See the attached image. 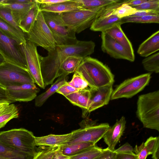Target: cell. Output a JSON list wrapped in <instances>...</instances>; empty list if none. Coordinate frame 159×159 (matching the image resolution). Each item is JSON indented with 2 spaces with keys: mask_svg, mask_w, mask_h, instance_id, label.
Returning a JSON list of instances; mask_svg holds the SVG:
<instances>
[{
  "mask_svg": "<svg viewBox=\"0 0 159 159\" xmlns=\"http://www.w3.org/2000/svg\"><path fill=\"white\" fill-rule=\"evenodd\" d=\"M114 7L111 8L106 13L97 19L90 27V30L94 31L102 32H105L116 24H123L121 19L111 12V10Z\"/></svg>",
  "mask_w": 159,
  "mask_h": 159,
  "instance_id": "cell-17",
  "label": "cell"
},
{
  "mask_svg": "<svg viewBox=\"0 0 159 159\" xmlns=\"http://www.w3.org/2000/svg\"><path fill=\"white\" fill-rule=\"evenodd\" d=\"M79 90L67 84L62 86L57 91V93L60 94L65 97Z\"/></svg>",
  "mask_w": 159,
  "mask_h": 159,
  "instance_id": "cell-41",
  "label": "cell"
},
{
  "mask_svg": "<svg viewBox=\"0 0 159 159\" xmlns=\"http://www.w3.org/2000/svg\"><path fill=\"white\" fill-rule=\"evenodd\" d=\"M126 121L124 116L116 121L115 123L108 130L103 138L108 148L114 151L115 148L123 135L125 128Z\"/></svg>",
  "mask_w": 159,
  "mask_h": 159,
  "instance_id": "cell-16",
  "label": "cell"
},
{
  "mask_svg": "<svg viewBox=\"0 0 159 159\" xmlns=\"http://www.w3.org/2000/svg\"><path fill=\"white\" fill-rule=\"evenodd\" d=\"M35 83L28 70L5 61L0 65V85L5 88Z\"/></svg>",
  "mask_w": 159,
  "mask_h": 159,
  "instance_id": "cell-9",
  "label": "cell"
},
{
  "mask_svg": "<svg viewBox=\"0 0 159 159\" xmlns=\"http://www.w3.org/2000/svg\"><path fill=\"white\" fill-rule=\"evenodd\" d=\"M133 148L128 143L124 144L118 149L115 150V152H133Z\"/></svg>",
  "mask_w": 159,
  "mask_h": 159,
  "instance_id": "cell-45",
  "label": "cell"
},
{
  "mask_svg": "<svg viewBox=\"0 0 159 159\" xmlns=\"http://www.w3.org/2000/svg\"><path fill=\"white\" fill-rule=\"evenodd\" d=\"M84 9H91L105 7L119 2L118 0H73Z\"/></svg>",
  "mask_w": 159,
  "mask_h": 159,
  "instance_id": "cell-33",
  "label": "cell"
},
{
  "mask_svg": "<svg viewBox=\"0 0 159 159\" xmlns=\"http://www.w3.org/2000/svg\"><path fill=\"white\" fill-rule=\"evenodd\" d=\"M0 157L7 159H33V157L0 141Z\"/></svg>",
  "mask_w": 159,
  "mask_h": 159,
  "instance_id": "cell-27",
  "label": "cell"
},
{
  "mask_svg": "<svg viewBox=\"0 0 159 159\" xmlns=\"http://www.w3.org/2000/svg\"><path fill=\"white\" fill-rule=\"evenodd\" d=\"M121 25L116 24L107 30L105 32L125 48L130 53L134 55L132 44L122 30Z\"/></svg>",
  "mask_w": 159,
  "mask_h": 159,
  "instance_id": "cell-22",
  "label": "cell"
},
{
  "mask_svg": "<svg viewBox=\"0 0 159 159\" xmlns=\"http://www.w3.org/2000/svg\"><path fill=\"white\" fill-rule=\"evenodd\" d=\"M0 159H7L0 157Z\"/></svg>",
  "mask_w": 159,
  "mask_h": 159,
  "instance_id": "cell-53",
  "label": "cell"
},
{
  "mask_svg": "<svg viewBox=\"0 0 159 159\" xmlns=\"http://www.w3.org/2000/svg\"><path fill=\"white\" fill-rule=\"evenodd\" d=\"M12 102L7 96L6 89L0 85V102Z\"/></svg>",
  "mask_w": 159,
  "mask_h": 159,
  "instance_id": "cell-46",
  "label": "cell"
},
{
  "mask_svg": "<svg viewBox=\"0 0 159 159\" xmlns=\"http://www.w3.org/2000/svg\"><path fill=\"white\" fill-rule=\"evenodd\" d=\"M142 64L145 70L149 72H159V53L145 57L142 61Z\"/></svg>",
  "mask_w": 159,
  "mask_h": 159,
  "instance_id": "cell-35",
  "label": "cell"
},
{
  "mask_svg": "<svg viewBox=\"0 0 159 159\" xmlns=\"http://www.w3.org/2000/svg\"><path fill=\"white\" fill-rule=\"evenodd\" d=\"M110 127L107 123L96 125V122L91 121L82 128L72 131V135L70 140L62 146L84 142L92 143L95 144L103 138Z\"/></svg>",
  "mask_w": 159,
  "mask_h": 159,
  "instance_id": "cell-10",
  "label": "cell"
},
{
  "mask_svg": "<svg viewBox=\"0 0 159 159\" xmlns=\"http://www.w3.org/2000/svg\"><path fill=\"white\" fill-rule=\"evenodd\" d=\"M40 5L36 2L26 15L19 22L18 26L25 34L29 32L34 24L40 11Z\"/></svg>",
  "mask_w": 159,
  "mask_h": 159,
  "instance_id": "cell-25",
  "label": "cell"
},
{
  "mask_svg": "<svg viewBox=\"0 0 159 159\" xmlns=\"http://www.w3.org/2000/svg\"><path fill=\"white\" fill-rule=\"evenodd\" d=\"M102 51L115 59H123L133 62L134 55H132L122 46L105 32L101 33Z\"/></svg>",
  "mask_w": 159,
  "mask_h": 159,
  "instance_id": "cell-13",
  "label": "cell"
},
{
  "mask_svg": "<svg viewBox=\"0 0 159 159\" xmlns=\"http://www.w3.org/2000/svg\"><path fill=\"white\" fill-rule=\"evenodd\" d=\"M6 61L3 57L0 54V65Z\"/></svg>",
  "mask_w": 159,
  "mask_h": 159,
  "instance_id": "cell-52",
  "label": "cell"
},
{
  "mask_svg": "<svg viewBox=\"0 0 159 159\" xmlns=\"http://www.w3.org/2000/svg\"><path fill=\"white\" fill-rule=\"evenodd\" d=\"M152 155V159H159V146L156 148Z\"/></svg>",
  "mask_w": 159,
  "mask_h": 159,
  "instance_id": "cell-51",
  "label": "cell"
},
{
  "mask_svg": "<svg viewBox=\"0 0 159 159\" xmlns=\"http://www.w3.org/2000/svg\"><path fill=\"white\" fill-rule=\"evenodd\" d=\"M42 11L56 45L72 44L77 42L76 32L65 24L61 13Z\"/></svg>",
  "mask_w": 159,
  "mask_h": 159,
  "instance_id": "cell-6",
  "label": "cell"
},
{
  "mask_svg": "<svg viewBox=\"0 0 159 159\" xmlns=\"http://www.w3.org/2000/svg\"><path fill=\"white\" fill-rule=\"evenodd\" d=\"M103 151V149L95 144L70 157V159H96Z\"/></svg>",
  "mask_w": 159,
  "mask_h": 159,
  "instance_id": "cell-32",
  "label": "cell"
},
{
  "mask_svg": "<svg viewBox=\"0 0 159 159\" xmlns=\"http://www.w3.org/2000/svg\"><path fill=\"white\" fill-rule=\"evenodd\" d=\"M111 5L94 9L83 8L61 15L65 24L79 34L90 27L97 19L107 11Z\"/></svg>",
  "mask_w": 159,
  "mask_h": 159,
  "instance_id": "cell-4",
  "label": "cell"
},
{
  "mask_svg": "<svg viewBox=\"0 0 159 159\" xmlns=\"http://www.w3.org/2000/svg\"><path fill=\"white\" fill-rule=\"evenodd\" d=\"M158 146L159 137L151 136L139 146L136 145L133 148V152L136 155L137 159H146L147 156L152 154Z\"/></svg>",
  "mask_w": 159,
  "mask_h": 159,
  "instance_id": "cell-20",
  "label": "cell"
},
{
  "mask_svg": "<svg viewBox=\"0 0 159 159\" xmlns=\"http://www.w3.org/2000/svg\"><path fill=\"white\" fill-rule=\"evenodd\" d=\"M159 15V12L152 11H138L135 13L130 16V17H139L148 16Z\"/></svg>",
  "mask_w": 159,
  "mask_h": 159,
  "instance_id": "cell-44",
  "label": "cell"
},
{
  "mask_svg": "<svg viewBox=\"0 0 159 159\" xmlns=\"http://www.w3.org/2000/svg\"><path fill=\"white\" fill-rule=\"evenodd\" d=\"M95 43L92 41H79L74 44L56 45L54 49L48 52L45 57H40L41 71L45 86L52 84L58 77V71L64 61L70 57L84 58L93 54Z\"/></svg>",
  "mask_w": 159,
  "mask_h": 159,
  "instance_id": "cell-1",
  "label": "cell"
},
{
  "mask_svg": "<svg viewBox=\"0 0 159 159\" xmlns=\"http://www.w3.org/2000/svg\"><path fill=\"white\" fill-rule=\"evenodd\" d=\"M116 152L108 148L103 149L102 154L96 159H115Z\"/></svg>",
  "mask_w": 159,
  "mask_h": 159,
  "instance_id": "cell-43",
  "label": "cell"
},
{
  "mask_svg": "<svg viewBox=\"0 0 159 159\" xmlns=\"http://www.w3.org/2000/svg\"><path fill=\"white\" fill-rule=\"evenodd\" d=\"M52 159H70V157L62 154L59 151L58 147Z\"/></svg>",
  "mask_w": 159,
  "mask_h": 159,
  "instance_id": "cell-49",
  "label": "cell"
},
{
  "mask_svg": "<svg viewBox=\"0 0 159 159\" xmlns=\"http://www.w3.org/2000/svg\"><path fill=\"white\" fill-rule=\"evenodd\" d=\"M90 98L88 108L82 114L85 116L88 113L108 104L113 91V84H110L97 88H90Z\"/></svg>",
  "mask_w": 159,
  "mask_h": 159,
  "instance_id": "cell-14",
  "label": "cell"
},
{
  "mask_svg": "<svg viewBox=\"0 0 159 159\" xmlns=\"http://www.w3.org/2000/svg\"><path fill=\"white\" fill-rule=\"evenodd\" d=\"M10 100L14 102H27L35 98L40 89L34 83H28L19 86L6 88Z\"/></svg>",
  "mask_w": 159,
  "mask_h": 159,
  "instance_id": "cell-15",
  "label": "cell"
},
{
  "mask_svg": "<svg viewBox=\"0 0 159 159\" xmlns=\"http://www.w3.org/2000/svg\"><path fill=\"white\" fill-rule=\"evenodd\" d=\"M121 1L111 11V12L120 19L128 17L138 11L134 8Z\"/></svg>",
  "mask_w": 159,
  "mask_h": 159,
  "instance_id": "cell-31",
  "label": "cell"
},
{
  "mask_svg": "<svg viewBox=\"0 0 159 159\" xmlns=\"http://www.w3.org/2000/svg\"><path fill=\"white\" fill-rule=\"evenodd\" d=\"M35 0L31 2L4 4L11 10L15 21L18 25L35 3Z\"/></svg>",
  "mask_w": 159,
  "mask_h": 159,
  "instance_id": "cell-26",
  "label": "cell"
},
{
  "mask_svg": "<svg viewBox=\"0 0 159 159\" xmlns=\"http://www.w3.org/2000/svg\"><path fill=\"white\" fill-rule=\"evenodd\" d=\"M159 50V31L155 32L141 43L137 52L141 56L147 57Z\"/></svg>",
  "mask_w": 159,
  "mask_h": 159,
  "instance_id": "cell-19",
  "label": "cell"
},
{
  "mask_svg": "<svg viewBox=\"0 0 159 159\" xmlns=\"http://www.w3.org/2000/svg\"><path fill=\"white\" fill-rule=\"evenodd\" d=\"M90 95L89 89L86 88L79 90L65 97L73 105L81 108L83 114L88 108Z\"/></svg>",
  "mask_w": 159,
  "mask_h": 159,
  "instance_id": "cell-24",
  "label": "cell"
},
{
  "mask_svg": "<svg viewBox=\"0 0 159 159\" xmlns=\"http://www.w3.org/2000/svg\"><path fill=\"white\" fill-rule=\"evenodd\" d=\"M0 54L6 61L28 71L23 44L9 37L0 30Z\"/></svg>",
  "mask_w": 159,
  "mask_h": 159,
  "instance_id": "cell-8",
  "label": "cell"
},
{
  "mask_svg": "<svg viewBox=\"0 0 159 159\" xmlns=\"http://www.w3.org/2000/svg\"><path fill=\"white\" fill-rule=\"evenodd\" d=\"M121 19L123 24L128 22L159 23V15L139 17L128 16Z\"/></svg>",
  "mask_w": 159,
  "mask_h": 159,
  "instance_id": "cell-37",
  "label": "cell"
},
{
  "mask_svg": "<svg viewBox=\"0 0 159 159\" xmlns=\"http://www.w3.org/2000/svg\"><path fill=\"white\" fill-rule=\"evenodd\" d=\"M151 77L148 73L125 80L113 90L110 100L132 98L148 84Z\"/></svg>",
  "mask_w": 159,
  "mask_h": 159,
  "instance_id": "cell-11",
  "label": "cell"
},
{
  "mask_svg": "<svg viewBox=\"0 0 159 159\" xmlns=\"http://www.w3.org/2000/svg\"><path fill=\"white\" fill-rule=\"evenodd\" d=\"M72 135V133L60 135L50 134L41 137H35L36 146H47L58 147L68 141Z\"/></svg>",
  "mask_w": 159,
  "mask_h": 159,
  "instance_id": "cell-18",
  "label": "cell"
},
{
  "mask_svg": "<svg viewBox=\"0 0 159 159\" xmlns=\"http://www.w3.org/2000/svg\"><path fill=\"white\" fill-rule=\"evenodd\" d=\"M95 144L92 143L84 142L61 146L58 147V150L63 155L71 157Z\"/></svg>",
  "mask_w": 159,
  "mask_h": 159,
  "instance_id": "cell-30",
  "label": "cell"
},
{
  "mask_svg": "<svg viewBox=\"0 0 159 159\" xmlns=\"http://www.w3.org/2000/svg\"><path fill=\"white\" fill-rule=\"evenodd\" d=\"M2 0H0V4L2 3Z\"/></svg>",
  "mask_w": 159,
  "mask_h": 159,
  "instance_id": "cell-54",
  "label": "cell"
},
{
  "mask_svg": "<svg viewBox=\"0 0 159 159\" xmlns=\"http://www.w3.org/2000/svg\"><path fill=\"white\" fill-rule=\"evenodd\" d=\"M136 116L144 128L159 131V90L139 96Z\"/></svg>",
  "mask_w": 159,
  "mask_h": 159,
  "instance_id": "cell-3",
  "label": "cell"
},
{
  "mask_svg": "<svg viewBox=\"0 0 159 159\" xmlns=\"http://www.w3.org/2000/svg\"><path fill=\"white\" fill-rule=\"evenodd\" d=\"M57 148L49 147L37 152L33 159H52Z\"/></svg>",
  "mask_w": 159,
  "mask_h": 159,
  "instance_id": "cell-40",
  "label": "cell"
},
{
  "mask_svg": "<svg viewBox=\"0 0 159 159\" xmlns=\"http://www.w3.org/2000/svg\"><path fill=\"white\" fill-rule=\"evenodd\" d=\"M33 133L26 129H14L0 132V141L34 157L37 151Z\"/></svg>",
  "mask_w": 159,
  "mask_h": 159,
  "instance_id": "cell-5",
  "label": "cell"
},
{
  "mask_svg": "<svg viewBox=\"0 0 159 159\" xmlns=\"http://www.w3.org/2000/svg\"><path fill=\"white\" fill-rule=\"evenodd\" d=\"M148 0H125V3L132 7L138 6L147 2Z\"/></svg>",
  "mask_w": 159,
  "mask_h": 159,
  "instance_id": "cell-48",
  "label": "cell"
},
{
  "mask_svg": "<svg viewBox=\"0 0 159 159\" xmlns=\"http://www.w3.org/2000/svg\"><path fill=\"white\" fill-rule=\"evenodd\" d=\"M11 103L8 102H0V114Z\"/></svg>",
  "mask_w": 159,
  "mask_h": 159,
  "instance_id": "cell-50",
  "label": "cell"
},
{
  "mask_svg": "<svg viewBox=\"0 0 159 159\" xmlns=\"http://www.w3.org/2000/svg\"><path fill=\"white\" fill-rule=\"evenodd\" d=\"M25 34L26 40L34 43L37 46L42 47L48 52L55 48L56 45L52 33L40 10L29 32Z\"/></svg>",
  "mask_w": 159,
  "mask_h": 159,
  "instance_id": "cell-7",
  "label": "cell"
},
{
  "mask_svg": "<svg viewBox=\"0 0 159 159\" xmlns=\"http://www.w3.org/2000/svg\"><path fill=\"white\" fill-rule=\"evenodd\" d=\"M83 9L80 4L73 0L51 5L40 4L39 10L41 11L61 13Z\"/></svg>",
  "mask_w": 159,
  "mask_h": 159,
  "instance_id": "cell-21",
  "label": "cell"
},
{
  "mask_svg": "<svg viewBox=\"0 0 159 159\" xmlns=\"http://www.w3.org/2000/svg\"><path fill=\"white\" fill-rule=\"evenodd\" d=\"M75 71L81 75L90 88L113 84L114 81V76L108 67L89 56L83 59Z\"/></svg>",
  "mask_w": 159,
  "mask_h": 159,
  "instance_id": "cell-2",
  "label": "cell"
},
{
  "mask_svg": "<svg viewBox=\"0 0 159 159\" xmlns=\"http://www.w3.org/2000/svg\"><path fill=\"white\" fill-rule=\"evenodd\" d=\"M28 70L35 83L40 88L44 89L45 86L42 75L40 64V57L38 53L36 45L34 43L26 40L23 44Z\"/></svg>",
  "mask_w": 159,
  "mask_h": 159,
  "instance_id": "cell-12",
  "label": "cell"
},
{
  "mask_svg": "<svg viewBox=\"0 0 159 159\" xmlns=\"http://www.w3.org/2000/svg\"><path fill=\"white\" fill-rule=\"evenodd\" d=\"M0 17L16 29L22 35L25 34L19 27L14 19L11 9L5 5L0 4Z\"/></svg>",
  "mask_w": 159,
  "mask_h": 159,
  "instance_id": "cell-36",
  "label": "cell"
},
{
  "mask_svg": "<svg viewBox=\"0 0 159 159\" xmlns=\"http://www.w3.org/2000/svg\"><path fill=\"white\" fill-rule=\"evenodd\" d=\"M19 116V110L13 104H10L0 114V129L4 127L10 120Z\"/></svg>",
  "mask_w": 159,
  "mask_h": 159,
  "instance_id": "cell-34",
  "label": "cell"
},
{
  "mask_svg": "<svg viewBox=\"0 0 159 159\" xmlns=\"http://www.w3.org/2000/svg\"><path fill=\"white\" fill-rule=\"evenodd\" d=\"M68 76L62 75L58 77L56 81L47 91L37 96L35 98V104L37 107L42 106L47 100L63 85L67 82Z\"/></svg>",
  "mask_w": 159,
  "mask_h": 159,
  "instance_id": "cell-23",
  "label": "cell"
},
{
  "mask_svg": "<svg viewBox=\"0 0 159 159\" xmlns=\"http://www.w3.org/2000/svg\"><path fill=\"white\" fill-rule=\"evenodd\" d=\"M67 84L79 90L87 88L88 84L81 75L75 71L71 80Z\"/></svg>",
  "mask_w": 159,
  "mask_h": 159,
  "instance_id": "cell-38",
  "label": "cell"
},
{
  "mask_svg": "<svg viewBox=\"0 0 159 159\" xmlns=\"http://www.w3.org/2000/svg\"><path fill=\"white\" fill-rule=\"evenodd\" d=\"M0 30L6 35L21 44H24L26 41L25 36L0 17Z\"/></svg>",
  "mask_w": 159,
  "mask_h": 159,
  "instance_id": "cell-29",
  "label": "cell"
},
{
  "mask_svg": "<svg viewBox=\"0 0 159 159\" xmlns=\"http://www.w3.org/2000/svg\"><path fill=\"white\" fill-rule=\"evenodd\" d=\"M84 58L76 57H70L66 58L62 62L58 74V77L62 75H68L75 72Z\"/></svg>",
  "mask_w": 159,
  "mask_h": 159,
  "instance_id": "cell-28",
  "label": "cell"
},
{
  "mask_svg": "<svg viewBox=\"0 0 159 159\" xmlns=\"http://www.w3.org/2000/svg\"><path fill=\"white\" fill-rule=\"evenodd\" d=\"M133 7L137 11H152L159 12V0H148L141 5Z\"/></svg>",
  "mask_w": 159,
  "mask_h": 159,
  "instance_id": "cell-39",
  "label": "cell"
},
{
  "mask_svg": "<svg viewBox=\"0 0 159 159\" xmlns=\"http://www.w3.org/2000/svg\"><path fill=\"white\" fill-rule=\"evenodd\" d=\"M68 0H35L40 4L51 5L66 2Z\"/></svg>",
  "mask_w": 159,
  "mask_h": 159,
  "instance_id": "cell-47",
  "label": "cell"
},
{
  "mask_svg": "<svg viewBox=\"0 0 159 159\" xmlns=\"http://www.w3.org/2000/svg\"><path fill=\"white\" fill-rule=\"evenodd\" d=\"M115 159H137V158L133 152H116Z\"/></svg>",
  "mask_w": 159,
  "mask_h": 159,
  "instance_id": "cell-42",
  "label": "cell"
}]
</instances>
